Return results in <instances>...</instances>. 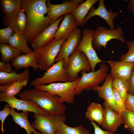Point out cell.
Returning <instances> with one entry per match:
<instances>
[{
	"instance_id": "obj_35",
	"label": "cell",
	"mask_w": 134,
	"mask_h": 134,
	"mask_svg": "<svg viewBox=\"0 0 134 134\" xmlns=\"http://www.w3.org/2000/svg\"><path fill=\"white\" fill-rule=\"evenodd\" d=\"M114 100L117 108L118 113L120 114L126 110L125 102L122 99L120 95L115 89L112 88Z\"/></svg>"
},
{
	"instance_id": "obj_36",
	"label": "cell",
	"mask_w": 134,
	"mask_h": 134,
	"mask_svg": "<svg viewBox=\"0 0 134 134\" xmlns=\"http://www.w3.org/2000/svg\"><path fill=\"white\" fill-rule=\"evenodd\" d=\"M11 108L9 104L7 103L3 106V109L0 111V120L1 122V130L3 134V125L6 118L10 114Z\"/></svg>"
},
{
	"instance_id": "obj_15",
	"label": "cell",
	"mask_w": 134,
	"mask_h": 134,
	"mask_svg": "<svg viewBox=\"0 0 134 134\" xmlns=\"http://www.w3.org/2000/svg\"><path fill=\"white\" fill-rule=\"evenodd\" d=\"M99 4L97 8L92 7L90 9L83 21L81 26H84L91 17L98 16L104 19L106 22L112 30L115 29L114 24L113 20L118 14L117 12H113L112 9L108 11L106 8L103 0H99Z\"/></svg>"
},
{
	"instance_id": "obj_42",
	"label": "cell",
	"mask_w": 134,
	"mask_h": 134,
	"mask_svg": "<svg viewBox=\"0 0 134 134\" xmlns=\"http://www.w3.org/2000/svg\"><path fill=\"white\" fill-rule=\"evenodd\" d=\"M56 134H60L59 132L58 131H57Z\"/></svg>"
},
{
	"instance_id": "obj_24",
	"label": "cell",
	"mask_w": 134,
	"mask_h": 134,
	"mask_svg": "<svg viewBox=\"0 0 134 134\" xmlns=\"http://www.w3.org/2000/svg\"><path fill=\"white\" fill-rule=\"evenodd\" d=\"M85 116L91 122H95L101 126L103 118V107L99 103L92 102L87 108Z\"/></svg>"
},
{
	"instance_id": "obj_9",
	"label": "cell",
	"mask_w": 134,
	"mask_h": 134,
	"mask_svg": "<svg viewBox=\"0 0 134 134\" xmlns=\"http://www.w3.org/2000/svg\"><path fill=\"white\" fill-rule=\"evenodd\" d=\"M64 60L56 62L46 70L42 76L32 80L30 83V85L34 86L37 85H46L57 81L67 82L66 68L64 66Z\"/></svg>"
},
{
	"instance_id": "obj_41",
	"label": "cell",
	"mask_w": 134,
	"mask_h": 134,
	"mask_svg": "<svg viewBox=\"0 0 134 134\" xmlns=\"http://www.w3.org/2000/svg\"><path fill=\"white\" fill-rule=\"evenodd\" d=\"M128 1L127 9L134 15V0H129Z\"/></svg>"
},
{
	"instance_id": "obj_13",
	"label": "cell",
	"mask_w": 134,
	"mask_h": 134,
	"mask_svg": "<svg viewBox=\"0 0 134 134\" xmlns=\"http://www.w3.org/2000/svg\"><path fill=\"white\" fill-rule=\"evenodd\" d=\"M81 30L76 28L71 33L68 38L62 43L55 62L64 60V66L66 68L69 58L76 49L81 40Z\"/></svg>"
},
{
	"instance_id": "obj_34",
	"label": "cell",
	"mask_w": 134,
	"mask_h": 134,
	"mask_svg": "<svg viewBox=\"0 0 134 134\" xmlns=\"http://www.w3.org/2000/svg\"><path fill=\"white\" fill-rule=\"evenodd\" d=\"M15 33L10 27H7L0 29V43L1 44H9V40Z\"/></svg>"
},
{
	"instance_id": "obj_2",
	"label": "cell",
	"mask_w": 134,
	"mask_h": 134,
	"mask_svg": "<svg viewBox=\"0 0 134 134\" xmlns=\"http://www.w3.org/2000/svg\"><path fill=\"white\" fill-rule=\"evenodd\" d=\"M21 99L29 100L52 115H65L66 106L59 97L48 92L36 88L24 91L18 95Z\"/></svg>"
},
{
	"instance_id": "obj_28",
	"label": "cell",
	"mask_w": 134,
	"mask_h": 134,
	"mask_svg": "<svg viewBox=\"0 0 134 134\" xmlns=\"http://www.w3.org/2000/svg\"><path fill=\"white\" fill-rule=\"evenodd\" d=\"M0 52L2 62L5 63L12 61L22 53L9 44H0Z\"/></svg>"
},
{
	"instance_id": "obj_1",
	"label": "cell",
	"mask_w": 134,
	"mask_h": 134,
	"mask_svg": "<svg viewBox=\"0 0 134 134\" xmlns=\"http://www.w3.org/2000/svg\"><path fill=\"white\" fill-rule=\"evenodd\" d=\"M46 0H22V8L26 13L27 26L23 34L28 42L51 25L52 20L45 16L48 10Z\"/></svg>"
},
{
	"instance_id": "obj_10",
	"label": "cell",
	"mask_w": 134,
	"mask_h": 134,
	"mask_svg": "<svg viewBox=\"0 0 134 134\" xmlns=\"http://www.w3.org/2000/svg\"><path fill=\"white\" fill-rule=\"evenodd\" d=\"M93 30L89 29H84L82 32V38L76 49L83 52L88 59L90 62L91 71H95L96 66L98 63L104 62L99 58L93 47Z\"/></svg>"
},
{
	"instance_id": "obj_22",
	"label": "cell",
	"mask_w": 134,
	"mask_h": 134,
	"mask_svg": "<svg viewBox=\"0 0 134 134\" xmlns=\"http://www.w3.org/2000/svg\"><path fill=\"white\" fill-rule=\"evenodd\" d=\"M29 70L25 68L22 72L18 73L15 70L9 73L0 72V85H2L15 82L29 81Z\"/></svg>"
},
{
	"instance_id": "obj_39",
	"label": "cell",
	"mask_w": 134,
	"mask_h": 134,
	"mask_svg": "<svg viewBox=\"0 0 134 134\" xmlns=\"http://www.w3.org/2000/svg\"><path fill=\"white\" fill-rule=\"evenodd\" d=\"M91 124L93 127L94 130V134H115L108 131H105L102 130L94 122H91Z\"/></svg>"
},
{
	"instance_id": "obj_27",
	"label": "cell",
	"mask_w": 134,
	"mask_h": 134,
	"mask_svg": "<svg viewBox=\"0 0 134 134\" xmlns=\"http://www.w3.org/2000/svg\"><path fill=\"white\" fill-rule=\"evenodd\" d=\"M0 2L5 16L11 15L22 8V0H0Z\"/></svg>"
},
{
	"instance_id": "obj_30",
	"label": "cell",
	"mask_w": 134,
	"mask_h": 134,
	"mask_svg": "<svg viewBox=\"0 0 134 134\" xmlns=\"http://www.w3.org/2000/svg\"><path fill=\"white\" fill-rule=\"evenodd\" d=\"M60 134H90L89 131L82 125L75 127L67 125L62 122L57 129Z\"/></svg>"
},
{
	"instance_id": "obj_43",
	"label": "cell",
	"mask_w": 134,
	"mask_h": 134,
	"mask_svg": "<svg viewBox=\"0 0 134 134\" xmlns=\"http://www.w3.org/2000/svg\"></svg>"
},
{
	"instance_id": "obj_5",
	"label": "cell",
	"mask_w": 134,
	"mask_h": 134,
	"mask_svg": "<svg viewBox=\"0 0 134 134\" xmlns=\"http://www.w3.org/2000/svg\"><path fill=\"white\" fill-rule=\"evenodd\" d=\"M80 78L73 82L53 83L45 85H37L34 87L37 89L57 95L63 103L73 104L75 101V89Z\"/></svg>"
},
{
	"instance_id": "obj_8",
	"label": "cell",
	"mask_w": 134,
	"mask_h": 134,
	"mask_svg": "<svg viewBox=\"0 0 134 134\" xmlns=\"http://www.w3.org/2000/svg\"><path fill=\"white\" fill-rule=\"evenodd\" d=\"M34 117L35 120L31 124L41 134H56L60 124L65 122L67 119L65 115L46 116L37 113H34Z\"/></svg>"
},
{
	"instance_id": "obj_18",
	"label": "cell",
	"mask_w": 134,
	"mask_h": 134,
	"mask_svg": "<svg viewBox=\"0 0 134 134\" xmlns=\"http://www.w3.org/2000/svg\"><path fill=\"white\" fill-rule=\"evenodd\" d=\"M64 16L63 15L59 17L33 39L31 44L34 50L43 46L54 38L59 24L63 19Z\"/></svg>"
},
{
	"instance_id": "obj_33",
	"label": "cell",
	"mask_w": 134,
	"mask_h": 134,
	"mask_svg": "<svg viewBox=\"0 0 134 134\" xmlns=\"http://www.w3.org/2000/svg\"><path fill=\"white\" fill-rule=\"evenodd\" d=\"M128 51L125 54L122 55L120 59V61L134 62V40L126 42Z\"/></svg>"
},
{
	"instance_id": "obj_17",
	"label": "cell",
	"mask_w": 134,
	"mask_h": 134,
	"mask_svg": "<svg viewBox=\"0 0 134 134\" xmlns=\"http://www.w3.org/2000/svg\"><path fill=\"white\" fill-rule=\"evenodd\" d=\"M103 107V118L101 126L103 129L114 133L123 124L122 118L119 114L106 105L104 102Z\"/></svg>"
},
{
	"instance_id": "obj_19",
	"label": "cell",
	"mask_w": 134,
	"mask_h": 134,
	"mask_svg": "<svg viewBox=\"0 0 134 134\" xmlns=\"http://www.w3.org/2000/svg\"><path fill=\"white\" fill-rule=\"evenodd\" d=\"M109 65L113 77H120L128 79L130 77L134 67V62L121 61H104Z\"/></svg>"
},
{
	"instance_id": "obj_16",
	"label": "cell",
	"mask_w": 134,
	"mask_h": 134,
	"mask_svg": "<svg viewBox=\"0 0 134 134\" xmlns=\"http://www.w3.org/2000/svg\"><path fill=\"white\" fill-rule=\"evenodd\" d=\"M24 11L22 8L11 15L4 16L2 18L4 26L11 27L15 33L23 34L27 23L26 16Z\"/></svg>"
},
{
	"instance_id": "obj_11",
	"label": "cell",
	"mask_w": 134,
	"mask_h": 134,
	"mask_svg": "<svg viewBox=\"0 0 134 134\" xmlns=\"http://www.w3.org/2000/svg\"><path fill=\"white\" fill-rule=\"evenodd\" d=\"M0 101L6 102L11 108L31 112L46 116L52 115L40 107L34 101L29 100H19L15 96L7 97L0 95Z\"/></svg>"
},
{
	"instance_id": "obj_21",
	"label": "cell",
	"mask_w": 134,
	"mask_h": 134,
	"mask_svg": "<svg viewBox=\"0 0 134 134\" xmlns=\"http://www.w3.org/2000/svg\"><path fill=\"white\" fill-rule=\"evenodd\" d=\"M12 67L16 70L31 67L34 71L39 69V66L33 51L16 56L12 61Z\"/></svg>"
},
{
	"instance_id": "obj_20",
	"label": "cell",
	"mask_w": 134,
	"mask_h": 134,
	"mask_svg": "<svg viewBox=\"0 0 134 134\" xmlns=\"http://www.w3.org/2000/svg\"><path fill=\"white\" fill-rule=\"evenodd\" d=\"M78 26L75 18L71 13L65 15L63 20L56 31L54 38L57 40L63 39L66 40Z\"/></svg>"
},
{
	"instance_id": "obj_37",
	"label": "cell",
	"mask_w": 134,
	"mask_h": 134,
	"mask_svg": "<svg viewBox=\"0 0 134 134\" xmlns=\"http://www.w3.org/2000/svg\"><path fill=\"white\" fill-rule=\"evenodd\" d=\"M125 104L127 109L134 113V96L128 93Z\"/></svg>"
},
{
	"instance_id": "obj_31",
	"label": "cell",
	"mask_w": 134,
	"mask_h": 134,
	"mask_svg": "<svg viewBox=\"0 0 134 134\" xmlns=\"http://www.w3.org/2000/svg\"><path fill=\"white\" fill-rule=\"evenodd\" d=\"M28 81H25L15 82L11 84L6 90L0 92V95L7 97H13L20 93L23 88L26 86Z\"/></svg>"
},
{
	"instance_id": "obj_3",
	"label": "cell",
	"mask_w": 134,
	"mask_h": 134,
	"mask_svg": "<svg viewBox=\"0 0 134 134\" xmlns=\"http://www.w3.org/2000/svg\"><path fill=\"white\" fill-rule=\"evenodd\" d=\"M66 40L55 38L43 46L33 51L40 70H47L55 63L62 45Z\"/></svg>"
},
{
	"instance_id": "obj_6",
	"label": "cell",
	"mask_w": 134,
	"mask_h": 134,
	"mask_svg": "<svg viewBox=\"0 0 134 134\" xmlns=\"http://www.w3.org/2000/svg\"><path fill=\"white\" fill-rule=\"evenodd\" d=\"M66 68L67 82H73L79 78V72L84 70L89 72L91 67L87 57L82 52L77 49L70 55Z\"/></svg>"
},
{
	"instance_id": "obj_4",
	"label": "cell",
	"mask_w": 134,
	"mask_h": 134,
	"mask_svg": "<svg viewBox=\"0 0 134 134\" xmlns=\"http://www.w3.org/2000/svg\"><path fill=\"white\" fill-rule=\"evenodd\" d=\"M100 68L96 71L88 73L84 70L81 72V76L75 89V95H79L85 90H91L101 83L105 79L109 70L106 64L101 63L99 64Z\"/></svg>"
},
{
	"instance_id": "obj_32",
	"label": "cell",
	"mask_w": 134,
	"mask_h": 134,
	"mask_svg": "<svg viewBox=\"0 0 134 134\" xmlns=\"http://www.w3.org/2000/svg\"><path fill=\"white\" fill-rule=\"evenodd\" d=\"M120 114L123 120L124 128L134 134V113L126 109Z\"/></svg>"
},
{
	"instance_id": "obj_40",
	"label": "cell",
	"mask_w": 134,
	"mask_h": 134,
	"mask_svg": "<svg viewBox=\"0 0 134 134\" xmlns=\"http://www.w3.org/2000/svg\"><path fill=\"white\" fill-rule=\"evenodd\" d=\"M12 66L9 63H5L0 62V72L6 73L11 72L12 70Z\"/></svg>"
},
{
	"instance_id": "obj_29",
	"label": "cell",
	"mask_w": 134,
	"mask_h": 134,
	"mask_svg": "<svg viewBox=\"0 0 134 134\" xmlns=\"http://www.w3.org/2000/svg\"><path fill=\"white\" fill-rule=\"evenodd\" d=\"M112 86V88L117 91L123 100L125 102L128 94L127 79L120 77H113Z\"/></svg>"
},
{
	"instance_id": "obj_7",
	"label": "cell",
	"mask_w": 134,
	"mask_h": 134,
	"mask_svg": "<svg viewBox=\"0 0 134 134\" xmlns=\"http://www.w3.org/2000/svg\"><path fill=\"white\" fill-rule=\"evenodd\" d=\"M124 32L119 26L114 30H108L103 26H99L93 30L92 45L96 50L101 49L102 47L105 48L107 42L111 39H116L123 43H126L123 34Z\"/></svg>"
},
{
	"instance_id": "obj_38",
	"label": "cell",
	"mask_w": 134,
	"mask_h": 134,
	"mask_svg": "<svg viewBox=\"0 0 134 134\" xmlns=\"http://www.w3.org/2000/svg\"><path fill=\"white\" fill-rule=\"evenodd\" d=\"M128 84V93L134 96V67L131 74L127 79Z\"/></svg>"
},
{
	"instance_id": "obj_23",
	"label": "cell",
	"mask_w": 134,
	"mask_h": 134,
	"mask_svg": "<svg viewBox=\"0 0 134 134\" xmlns=\"http://www.w3.org/2000/svg\"><path fill=\"white\" fill-rule=\"evenodd\" d=\"M30 112L23 111L21 113L16 112L15 109L11 108L10 114L13 120L21 128L24 129L27 134H41L35 130L30 124L28 119Z\"/></svg>"
},
{
	"instance_id": "obj_14",
	"label": "cell",
	"mask_w": 134,
	"mask_h": 134,
	"mask_svg": "<svg viewBox=\"0 0 134 134\" xmlns=\"http://www.w3.org/2000/svg\"><path fill=\"white\" fill-rule=\"evenodd\" d=\"M113 78L110 73L107 74L105 78V81L102 86L98 85L91 90L97 91L99 97L104 100V102L106 105L119 113L114 99L112 86Z\"/></svg>"
},
{
	"instance_id": "obj_25",
	"label": "cell",
	"mask_w": 134,
	"mask_h": 134,
	"mask_svg": "<svg viewBox=\"0 0 134 134\" xmlns=\"http://www.w3.org/2000/svg\"><path fill=\"white\" fill-rule=\"evenodd\" d=\"M99 1L87 0L72 11L71 14L75 18L78 26H81L91 8Z\"/></svg>"
},
{
	"instance_id": "obj_26",
	"label": "cell",
	"mask_w": 134,
	"mask_h": 134,
	"mask_svg": "<svg viewBox=\"0 0 134 134\" xmlns=\"http://www.w3.org/2000/svg\"><path fill=\"white\" fill-rule=\"evenodd\" d=\"M28 42L23 34L15 33L9 39V44L26 54L33 51L28 46Z\"/></svg>"
},
{
	"instance_id": "obj_12",
	"label": "cell",
	"mask_w": 134,
	"mask_h": 134,
	"mask_svg": "<svg viewBox=\"0 0 134 134\" xmlns=\"http://www.w3.org/2000/svg\"><path fill=\"white\" fill-rule=\"evenodd\" d=\"M83 0H73L66 1L59 4H52L49 0L46 2L48 12L47 16L52 20L51 25L59 17L66 14L71 13L74 9L85 1Z\"/></svg>"
}]
</instances>
